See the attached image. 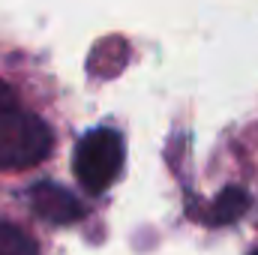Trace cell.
Segmentation results:
<instances>
[{"label":"cell","mask_w":258,"mask_h":255,"mask_svg":"<svg viewBox=\"0 0 258 255\" xmlns=\"http://www.w3.org/2000/svg\"><path fill=\"white\" fill-rule=\"evenodd\" d=\"M123 159H126V150H123L120 132L99 126L78 138V144L72 150V171L84 189L99 195L120 177Z\"/></svg>","instance_id":"7a4b0ae2"},{"label":"cell","mask_w":258,"mask_h":255,"mask_svg":"<svg viewBox=\"0 0 258 255\" xmlns=\"http://www.w3.org/2000/svg\"><path fill=\"white\" fill-rule=\"evenodd\" d=\"M54 147L51 126L27 111L15 93L0 78V171H24L48 159Z\"/></svg>","instance_id":"6da1fadb"},{"label":"cell","mask_w":258,"mask_h":255,"mask_svg":"<svg viewBox=\"0 0 258 255\" xmlns=\"http://www.w3.org/2000/svg\"><path fill=\"white\" fill-rule=\"evenodd\" d=\"M252 255H258V252H252Z\"/></svg>","instance_id":"8992f818"},{"label":"cell","mask_w":258,"mask_h":255,"mask_svg":"<svg viewBox=\"0 0 258 255\" xmlns=\"http://www.w3.org/2000/svg\"><path fill=\"white\" fill-rule=\"evenodd\" d=\"M0 255H39V249L18 225L0 219Z\"/></svg>","instance_id":"277c9868"},{"label":"cell","mask_w":258,"mask_h":255,"mask_svg":"<svg viewBox=\"0 0 258 255\" xmlns=\"http://www.w3.org/2000/svg\"><path fill=\"white\" fill-rule=\"evenodd\" d=\"M30 207L45 222H60V225H69V222H75V219L84 216L81 201L69 189L57 186V183H48V180H42V183H36L30 189Z\"/></svg>","instance_id":"3957f363"},{"label":"cell","mask_w":258,"mask_h":255,"mask_svg":"<svg viewBox=\"0 0 258 255\" xmlns=\"http://www.w3.org/2000/svg\"><path fill=\"white\" fill-rule=\"evenodd\" d=\"M246 204H249V198L243 189H225L213 204V222H234L246 210Z\"/></svg>","instance_id":"5b68a950"}]
</instances>
